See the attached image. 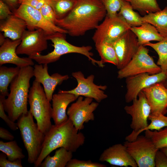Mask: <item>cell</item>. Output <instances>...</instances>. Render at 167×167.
<instances>
[{
	"label": "cell",
	"instance_id": "6da1fadb",
	"mask_svg": "<svg viewBox=\"0 0 167 167\" xmlns=\"http://www.w3.org/2000/svg\"><path fill=\"white\" fill-rule=\"evenodd\" d=\"M106 14L100 0H78L75 6L66 16L56 19L55 24L71 36H79L96 29Z\"/></svg>",
	"mask_w": 167,
	"mask_h": 167
},
{
	"label": "cell",
	"instance_id": "7a4b0ae2",
	"mask_svg": "<svg viewBox=\"0 0 167 167\" xmlns=\"http://www.w3.org/2000/svg\"><path fill=\"white\" fill-rule=\"evenodd\" d=\"M85 140L84 134L76 129L69 118L60 124L52 125L45 134L41 151L34 166L40 167L45 158L57 148H63L73 152H76Z\"/></svg>",
	"mask_w": 167,
	"mask_h": 167
},
{
	"label": "cell",
	"instance_id": "3957f363",
	"mask_svg": "<svg viewBox=\"0 0 167 167\" xmlns=\"http://www.w3.org/2000/svg\"><path fill=\"white\" fill-rule=\"evenodd\" d=\"M33 76L32 66L21 68L18 75L10 84V92L7 97L4 99L3 104L5 112L14 122L28 112L27 104L30 81Z\"/></svg>",
	"mask_w": 167,
	"mask_h": 167
},
{
	"label": "cell",
	"instance_id": "277c9868",
	"mask_svg": "<svg viewBox=\"0 0 167 167\" xmlns=\"http://www.w3.org/2000/svg\"><path fill=\"white\" fill-rule=\"evenodd\" d=\"M66 34L58 33L48 35V40H50L54 47V50L45 55L37 54L30 57L39 64H48L58 60L61 56L70 53H78L86 56L94 65L96 64L101 67L105 65L100 60H97L92 58L93 54L90 52L92 49L89 45L78 46L73 45L66 39Z\"/></svg>",
	"mask_w": 167,
	"mask_h": 167
},
{
	"label": "cell",
	"instance_id": "5b68a950",
	"mask_svg": "<svg viewBox=\"0 0 167 167\" xmlns=\"http://www.w3.org/2000/svg\"><path fill=\"white\" fill-rule=\"evenodd\" d=\"M16 123L28 153V162L34 164L41 152L45 134L39 129L29 110L19 118Z\"/></svg>",
	"mask_w": 167,
	"mask_h": 167
},
{
	"label": "cell",
	"instance_id": "8992f818",
	"mask_svg": "<svg viewBox=\"0 0 167 167\" xmlns=\"http://www.w3.org/2000/svg\"><path fill=\"white\" fill-rule=\"evenodd\" d=\"M28 101L29 110L36 120L40 130L45 134L52 125V106L41 84L35 80L30 89Z\"/></svg>",
	"mask_w": 167,
	"mask_h": 167
},
{
	"label": "cell",
	"instance_id": "52a82bcc",
	"mask_svg": "<svg viewBox=\"0 0 167 167\" xmlns=\"http://www.w3.org/2000/svg\"><path fill=\"white\" fill-rule=\"evenodd\" d=\"M132 102L131 105L124 108L126 112L132 118L130 126L133 131L125 138V140L128 141L135 140L147 126L148 120L151 112V107L143 91Z\"/></svg>",
	"mask_w": 167,
	"mask_h": 167
},
{
	"label": "cell",
	"instance_id": "ba28073f",
	"mask_svg": "<svg viewBox=\"0 0 167 167\" xmlns=\"http://www.w3.org/2000/svg\"><path fill=\"white\" fill-rule=\"evenodd\" d=\"M148 51L145 46L140 45L130 62L123 68L119 70L118 78H126L143 73L154 75L162 71L160 67L149 55Z\"/></svg>",
	"mask_w": 167,
	"mask_h": 167
},
{
	"label": "cell",
	"instance_id": "9c48e42d",
	"mask_svg": "<svg viewBox=\"0 0 167 167\" xmlns=\"http://www.w3.org/2000/svg\"><path fill=\"white\" fill-rule=\"evenodd\" d=\"M131 28L118 13L111 16L106 15L96 28L92 39L95 44L104 42L112 44Z\"/></svg>",
	"mask_w": 167,
	"mask_h": 167
},
{
	"label": "cell",
	"instance_id": "30bf717a",
	"mask_svg": "<svg viewBox=\"0 0 167 167\" xmlns=\"http://www.w3.org/2000/svg\"><path fill=\"white\" fill-rule=\"evenodd\" d=\"M123 144L138 167H155V158L159 149L149 138L145 135H139L134 140H126Z\"/></svg>",
	"mask_w": 167,
	"mask_h": 167
},
{
	"label": "cell",
	"instance_id": "8fae6325",
	"mask_svg": "<svg viewBox=\"0 0 167 167\" xmlns=\"http://www.w3.org/2000/svg\"><path fill=\"white\" fill-rule=\"evenodd\" d=\"M13 14L24 20L28 30L41 29L48 35L58 33L67 34L65 30L46 20L39 10L30 6L21 4Z\"/></svg>",
	"mask_w": 167,
	"mask_h": 167
},
{
	"label": "cell",
	"instance_id": "7c38bea8",
	"mask_svg": "<svg viewBox=\"0 0 167 167\" xmlns=\"http://www.w3.org/2000/svg\"><path fill=\"white\" fill-rule=\"evenodd\" d=\"M71 74L77 81L76 87L70 90H59L58 91L72 94L77 98L79 96H84L92 98L98 103L108 97L104 91L107 89V86L95 84L94 75H91L86 78L81 71L73 72Z\"/></svg>",
	"mask_w": 167,
	"mask_h": 167
},
{
	"label": "cell",
	"instance_id": "4fadbf2b",
	"mask_svg": "<svg viewBox=\"0 0 167 167\" xmlns=\"http://www.w3.org/2000/svg\"><path fill=\"white\" fill-rule=\"evenodd\" d=\"M93 100L86 97L84 99L82 96H79L67 109L68 118L78 131L84 128L85 123L94 119L93 112L98 107L99 103L92 102Z\"/></svg>",
	"mask_w": 167,
	"mask_h": 167
},
{
	"label": "cell",
	"instance_id": "5bb4252c",
	"mask_svg": "<svg viewBox=\"0 0 167 167\" xmlns=\"http://www.w3.org/2000/svg\"><path fill=\"white\" fill-rule=\"evenodd\" d=\"M48 35L41 29L25 30L21 38L20 43L16 50L18 54H26L30 57L40 54L48 47Z\"/></svg>",
	"mask_w": 167,
	"mask_h": 167
},
{
	"label": "cell",
	"instance_id": "9a60e30c",
	"mask_svg": "<svg viewBox=\"0 0 167 167\" xmlns=\"http://www.w3.org/2000/svg\"><path fill=\"white\" fill-rule=\"evenodd\" d=\"M167 75L162 71L154 75L142 73L126 78V92L125 98L126 103L132 102L137 98L143 89L157 83L163 82Z\"/></svg>",
	"mask_w": 167,
	"mask_h": 167
},
{
	"label": "cell",
	"instance_id": "2e32d148",
	"mask_svg": "<svg viewBox=\"0 0 167 167\" xmlns=\"http://www.w3.org/2000/svg\"><path fill=\"white\" fill-rule=\"evenodd\" d=\"M118 60V70L125 66L137 52L139 46L135 35L130 29L112 44Z\"/></svg>",
	"mask_w": 167,
	"mask_h": 167
},
{
	"label": "cell",
	"instance_id": "e0dca14e",
	"mask_svg": "<svg viewBox=\"0 0 167 167\" xmlns=\"http://www.w3.org/2000/svg\"><path fill=\"white\" fill-rule=\"evenodd\" d=\"M48 64H36L33 68L35 80L41 84L48 100H52L53 93L57 86L69 78L68 75H62L55 73L49 75Z\"/></svg>",
	"mask_w": 167,
	"mask_h": 167
},
{
	"label": "cell",
	"instance_id": "ac0fdd59",
	"mask_svg": "<svg viewBox=\"0 0 167 167\" xmlns=\"http://www.w3.org/2000/svg\"><path fill=\"white\" fill-rule=\"evenodd\" d=\"M151 110V114L165 115L167 113V88L161 83H157L143 89Z\"/></svg>",
	"mask_w": 167,
	"mask_h": 167
},
{
	"label": "cell",
	"instance_id": "d6986e66",
	"mask_svg": "<svg viewBox=\"0 0 167 167\" xmlns=\"http://www.w3.org/2000/svg\"><path fill=\"white\" fill-rule=\"evenodd\" d=\"M99 160L116 166L138 167L126 146L121 143L114 144L105 149L100 156Z\"/></svg>",
	"mask_w": 167,
	"mask_h": 167
},
{
	"label": "cell",
	"instance_id": "ffe728a7",
	"mask_svg": "<svg viewBox=\"0 0 167 167\" xmlns=\"http://www.w3.org/2000/svg\"><path fill=\"white\" fill-rule=\"evenodd\" d=\"M21 41V39L12 40L6 38L0 47V66L5 64L10 63L21 68L34 65L32 59L29 57L21 58L18 56L16 50Z\"/></svg>",
	"mask_w": 167,
	"mask_h": 167
},
{
	"label": "cell",
	"instance_id": "44dd1931",
	"mask_svg": "<svg viewBox=\"0 0 167 167\" xmlns=\"http://www.w3.org/2000/svg\"><path fill=\"white\" fill-rule=\"evenodd\" d=\"M78 98L72 94L58 91L53 94L52 101V118L54 124H60L67 120L66 109L68 105Z\"/></svg>",
	"mask_w": 167,
	"mask_h": 167
},
{
	"label": "cell",
	"instance_id": "7402d4cb",
	"mask_svg": "<svg viewBox=\"0 0 167 167\" xmlns=\"http://www.w3.org/2000/svg\"><path fill=\"white\" fill-rule=\"evenodd\" d=\"M26 28L24 20L14 14L0 21V31L6 38L12 40L21 39Z\"/></svg>",
	"mask_w": 167,
	"mask_h": 167
},
{
	"label": "cell",
	"instance_id": "603a6c76",
	"mask_svg": "<svg viewBox=\"0 0 167 167\" xmlns=\"http://www.w3.org/2000/svg\"><path fill=\"white\" fill-rule=\"evenodd\" d=\"M130 29L136 36L140 46L152 41H160L164 38L154 26L148 23H143L140 26L131 27Z\"/></svg>",
	"mask_w": 167,
	"mask_h": 167
},
{
	"label": "cell",
	"instance_id": "cb8c5ba5",
	"mask_svg": "<svg viewBox=\"0 0 167 167\" xmlns=\"http://www.w3.org/2000/svg\"><path fill=\"white\" fill-rule=\"evenodd\" d=\"M143 23L154 26L164 38L167 37V6L160 11L148 13L141 17Z\"/></svg>",
	"mask_w": 167,
	"mask_h": 167
},
{
	"label": "cell",
	"instance_id": "d4e9b609",
	"mask_svg": "<svg viewBox=\"0 0 167 167\" xmlns=\"http://www.w3.org/2000/svg\"><path fill=\"white\" fill-rule=\"evenodd\" d=\"M73 152L63 148L57 150L52 156L48 155L41 163V167H65L72 158Z\"/></svg>",
	"mask_w": 167,
	"mask_h": 167
},
{
	"label": "cell",
	"instance_id": "484cf974",
	"mask_svg": "<svg viewBox=\"0 0 167 167\" xmlns=\"http://www.w3.org/2000/svg\"><path fill=\"white\" fill-rule=\"evenodd\" d=\"M20 68L0 67V95L7 96L9 94L8 88L9 85L18 75Z\"/></svg>",
	"mask_w": 167,
	"mask_h": 167
},
{
	"label": "cell",
	"instance_id": "4316f807",
	"mask_svg": "<svg viewBox=\"0 0 167 167\" xmlns=\"http://www.w3.org/2000/svg\"><path fill=\"white\" fill-rule=\"evenodd\" d=\"M133 9L128 2L122 0L121 7L118 13L123 17L131 28L139 26L143 23L141 16Z\"/></svg>",
	"mask_w": 167,
	"mask_h": 167
},
{
	"label": "cell",
	"instance_id": "83f0119b",
	"mask_svg": "<svg viewBox=\"0 0 167 167\" xmlns=\"http://www.w3.org/2000/svg\"><path fill=\"white\" fill-rule=\"evenodd\" d=\"M76 0H49L48 4L52 8L57 19L66 16L76 4Z\"/></svg>",
	"mask_w": 167,
	"mask_h": 167
},
{
	"label": "cell",
	"instance_id": "f1b7e54d",
	"mask_svg": "<svg viewBox=\"0 0 167 167\" xmlns=\"http://www.w3.org/2000/svg\"><path fill=\"white\" fill-rule=\"evenodd\" d=\"M96 49L101 58V62L104 64L109 63L116 66L118 60L115 49L112 45L104 42L95 44Z\"/></svg>",
	"mask_w": 167,
	"mask_h": 167
},
{
	"label": "cell",
	"instance_id": "f546056e",
	"mask_svg": "<svg viewBox=\"0 0 167 167\" xmlns=\"http://www.w3.org/2000/svg\"><path fill=\"white\" fill-rule=\"evenodd\" d=\"M143 46L151 47L157 53L158 58L156 64L160 67L162 71L167 75V37L157 43L149 42Z\"/></svg>",
	"mask_w": 167,
	"mask_h": 167
},
{
	"label": "cell",
	"instance_id": "4dcf8cb0",
	"mask_svg": "<svg viewBox=\"0 0 167 167\" xmlns=\"http://www.w3.org/2000/svg\"><path fill=\"white\" fill-rule=\"evenodd\" d=\"M0 150L7 156L8 160L14 161L24 158L25 155L22 149L15 140L7 142L0 141Z\"/></svg>",
	"mask_w": 167,
	"mask_h": 167
},
{
	"label": "cell",
	"instance_id": "1f68e13d",
	"mask_svg": "<svg viewBox=\"0 0 167 167\" xmlns=\"http://www.w3.org/2000/svg\"><path fill=\"white\" fill-rule=\"evenodd\" d=\"M142 15L161 10L156 0H126Z\"/></svg>",
	"mask_w": 167,
	"mask_h": 167
},
{
	"label": "cell",
	"instance_id": "d6a6232c",
	"mask_svg": "<svg viewBox=\"0 0 167 167\" xmlns=\"http://www.w3.org/2000/svg\"><path fill=\"white\" fill-rule=\"evenodd\" d=\"M145 135L151 140L158 149L167 147V127L159 131L146 130Z\"/></svg>",
	"mask_w": 167,
	"mask_h": 167
},
{
	"label": "cell",
	"instance_id": "836d02e7",
	"mask_svg": "<svg viewBox=\"0 0 167 167\" xmlns=\"http://www.w3.org/2000/svg\"><path fill=\"white\" fill-rule=\"evenodd\" d=\"M148 119L151 122L143 130L159 131L164 127H167V116L162 114L157 115L150 114Z\"/></svg>",
	"mask_w": 167,
	"mask_h": 167
},
{
	"label": "cell",
	"instance_id": "e575fe53",
	"mask_svg": "<svg viewBox=\"0 0 167 167\" xmlns=\"http://www.w3.org/2000/svg\"><path fill=\"white\" fill-rule=\"evenodd\" d=\"M106 11V15L113 16L118 14L121 7L122 0H100Z\"/></svg>",
	"mask_w": 167,
	"mask_h": 167
},
{
	"label": "cell",
	"instance_id": "d590c367",
	"mask_svg": "<svg viewBox=\"0 0 167 167\" xmlns=\"http://www.w3.org/2000/svg\"><path fill=\"white\" fill-rule=\"evenodd\" d=\"M66 167H106L104 164L93 162L91 160H82L72 158L67 163Z\"/></svg>",
	"mask_w": 167,
	"mask_h": 167
},
{
	"label": "cell",
	"instance_id": "8d00e7d4",
	"mask_svg": "<svg viewBox=\"0 0 167 167\" xmlns=\"http://www.w3.org/2000/svg\"><path fill=\"white\" fill-rule=\"evenodd\" d=\"M5 98V97L0 95V117L11 129L15 131L19 129L17 123L13 121L5 113L3 104Z\"/></svg>",
	"mask_w": 167,
	"mask_h": 167
},
{
	"label": "cell",
	"instance_id": "74e56055",
	"mask_svg": "<svg viewBox=\"0 0 167 167\" xmlns=\"http://www.w3.org/2000/svg\"><path fill=\"white\" fill-rule=\"evenodd\" d=\"M39 10L46 20L51 23L56 25L57 19L54 12L51 7L48 3L45 4Z\"/></svg>",
	"mask_w": 167,
	"mask_h": 167
},
{
	"label": "cell",
	"instance_id": "f35d334b",
	"mask_svg": "<svg viewBox=\"0 0 167 167\" xmlns=\"http://www.w3.org/2000/svg\"><path fill=\"white\" fill-rule=\"evenodd\" d=\"M6 155L2 152L0 154V167H22V160L19 159L15 161H11L6 159Z\"/></svg>",
	"mask_w": 167,
	"mask_h": 167
},
{
	"label": "cell",
	"instance_id": "ab89813d",
	"mask_svg": "<svg viewBox=\"0 0 167 167\" xmlns=\"http://www.w3.org/2000/svg\"><path fill=\"white\" fill-rule=\"evenodd\" d=\"M155 163L156 167H167V156L160 149L156 153Z\"/></svg>",
	"mask_w": 167,
	"mask_h": 167
},
{
	"label": "cell",
	"instance_id": "60d3db41",
	"mask_svg": "<svg viewBox=\"0 0 167 167\" xmlns=\"http://www.w3.org/2000/svg\"><path fill=\"white\" fill-rule=\"evenodd\" d=\"M21 4H25L39 10L45 4L48 3L49 0H19Z\"/></svg>",
	"mask_w": 167,
	"mask_h": 167
},
{
	"label": "cell",
	"instance_id": "b9f144b4",
	"mask_svg": "<svg viewBox=\"0 0 167 167\" xmlns=\"http://www.w3.org/2000/svg\"><path fill=\"white\" fill-rule=\"evenodd\" d=\"M13 14L8 5L2 0H0V20L5 19Z\"/></svg>",
	"mask_w": 167,
	"mask_h": 167
},
{
	"label": "cell",
	"instance_id": "7bdbcfd3",
	"mask_svg": "<svg viewBox=\"0 0 167 167\" xmlns=\"http://www.w3.org/2000/svg\"><path fill=\"white\" fill-rule=\"evenodd\" d=\"M0 137L2 139L9 141L14 140V136L7 129L3 127H0Z\"/></svg>",
	"mask_w": 167,
	"mask_h": 167
},
{
	"label": "cell",
	"instance_id": "ee69618b",
	"mask_svg": "<svg viewBox=\"0 0 167 167\" xmlns=\"http://www.w3.org/2000/svg\"><path fill=\"white\" fill-rule=\"evenodd\" d=\"M2 0L8 5L13 13L18 8L20 5L19 0Z\"/></svg>",
	"mask_w": 167,
	"mask_h": 167
},
{
	"label": "cell",
	"instance_id": "f6af8a7d",
	"mask_svg": "<svg viewBox=\"0 0 167 167\" xmlns=\"http://www.w3.org/2000/svg\"><path fill=\"white\" fill-rule=\"evenodd\" d=\"M6 38L3 34L0 33V45H2L5 41Z\"/></svg>",
	"mask_w": 167,
	"mask_h": 167
},
{
	"label": "cell",
	"instance_id": "bcb514c9",
	"mask_svg": "<svg viewBox=\"0 0 167 167\" xmlns=\"http://www.w3.org/2000/svg\"><path fill=\"white\" fill-rule=\"evenodd\" d=\"M167 156V147H165L160 149Z\"/></svg>",
	"mask_w": 167,
	"mask_h": 167
},
{
	"label": "cell",
	"instance_id": "7dc6e473",
	"mask_svg": "<svg viewBox=\"0 0 167 167\" xmlns=\"http://www.w3.org/2000/svg\"><path fill=\"white\" fill-rule=\"evenodd\" d=\"M162 83L163 84L165 88H167V77L165 80L162 82Z\"/></svg>",
	"mask_w": 167,
	"mask_h": 167
},
{
	"label": "cell",
	"instance_id": "c3c4849f",
	"mask_svg": "<svg viewBox=\"0 0 167 167\" xmlns=\"http://www.w3.org/2000/svg\"></svg>",
	"mask_w": 167,
	"mask_h": 167
}]
</instances>
